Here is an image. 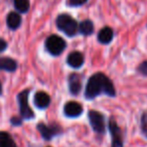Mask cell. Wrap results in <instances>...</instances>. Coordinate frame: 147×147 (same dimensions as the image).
Instances as JSON below:
<instances>
[{"label": "cell", "mask_w": 147, "mask_h": 147, "mask_svg": "<svg viewBox=\"0 0 147 147\" xmlns=\"http://www.w3.org/2000/svg\"><path fill=\"white\" fill-rule=\"evenodd\" d=\"M101 93L113 97L115 96V89L111 81L105 75L97 73L88 80L85 89V97L87 99H93Z\"/></svg>", "instance_id": "6da1fadb"}, {"label": "cell", "mask_w": 147, "mask_h": 147, "mask_svg": "<svg viewBox=\"0 0 147 147\" xmlns=\"http://www.w3.org/2000/svg\"><path fill=\"white\" fill-rule=\"evenodd\" d=\"M56 25L61 31H63L68 36H75L79 28L76 20L68 14H60L56 19Z\"/></svg>", "instance_id": "7a4b0ae2"}, {"label": "cell", "mask_w": 147, "mask_h": 147, "mask_svg": "<svg viewBox=\"0 0 147 147\" xmlns=\"http://www.w3.org/2000/svg\"><path fill=\"white\" fill-rule=\"evenodd\" d=\"M45 46L49 53L52 55H59L63 53V51L66 47V42L62 37H60L56 34L50 36L46 39Z\"/></svg>", "instance_id": "3957f363"}, {"label": "cell", "mask_w": 147, "mask_h": 147, "mask_svg": "<svg viewBox=\"0 0 147 147\" xmlns=\"http://www.w3.org/2000/svg\"><path fill=\"white\" fill-rule=\"evenodd\" d=\"M28 95H29V90L22 91L18 95L20 114H21V117L24 118V119H32L34 117V113L28 105Z\"/></svg>", "instance_id": "277c9868"}, {"label": "cell", "mask_w": 147, "mask_h": 147, "mask_svg": "<svg viewBox=\"0 0 147 147\" xmlns=\"http://www.w3.org/2000/svg\"><path fill=\"white\" fill-rule=\"evenodd\" d=\"M89 122L96 133L102 134L105 131V120L101 113L97 111H90L88 113Z\"/></svg>", "instance_id": "5b68a950"}, {"label": "cell", "mask_w": 147, "mask_h": 147, "mask_svg": "<svg viewBox=\"0 0 147 147\" xmlns=\"http://www.w3.org/2000/svg\"><path fill=\"white\" fill-rule=\"evenodd\" d=\"M109 130H110L111 137H112V147H123L121 130L113 118H111L109 121Z\"/></svg>", "instance_id": "8992f818"}, {"label": "cell", "mask_w": 147, "mask_h": 147, "mask_svg": "<svg viewBox=\"0 0 147 147\" xmlns=\"http://www.w3.org/2000/svg\"><path fill=\"white\" fill-rule=\"evenodd\" d=\"M82 111V106L77 102H68L65 104L64 106V114H65L67 117H71V118H75L78 116L81 115Z\"/></svg>", "instance_id": "52a82bcc"}, {"label": "cell", "mask_w": 147, "mask_h": 147, "mask_svg": "<svg viewBox=\"0 0 147 147\" xmlns=\"http://www.w3.org/2000/svg\"><path fill=\"white\" fill-rule=\"evenodd\" d=\"M37 129L39 130L40 134L45 140H50L53 136L56 135L59 132V127H56V126H47L43 123L38 124Z\"/></svg>", "instance_id": "ba28073f"}, {"label": "cell", "mask_w": 147, "mask_h": 147, "mask_svg": "<svg viewBox=\"0 0 147 147\" xmlns=\"http://www.w3.org/2000/svg\"><path fill=\"white\" fill-rule=\"evenodd\" d=\"M84 63V57L81 53L79 51H73V53H69L67 57V64L70 67L74 68V69H78L80 68Z\"/></svg>", "instance_id": "9c48e42d"}, {"label": "cell", "mask_w": 147, "mask_h": 147, "mask_svg": "<svg viewBox=\"0 0 147 147\" xmlns=\"http://www.w3.org/2000/svg\"><path fill=\"white\" fill-rule=\"evenodd\" d=\"M34 104L40 109L47 108L50 104V97L45 92L36 93L34 96Z\"/></svg>", "instance_id": "30bf717a"}, {"label": "cell", "mask_w": 147, "mask_h": 147, "mask_svg": "<svg viewBox=\"0 0 147 147\" xmlns=\"http://www.w3.org/2000/svg\"><path fill=\"white\" fill-rule=\"evenodd\" d=\"M69 90L72 95L79 94L80 90H81V81H80V77L78 75L72 74L69 77Z\"/></svg>", "instance_id": "8fae6325"}, {"label": "cell", "mask_w": 147, "mask_h": 147, "mask_svg": "<svg viewBox=\"0 0 147 147\" xmlns=\"http://www.w3.org/2000/svg\"><path fill=\"white\" fill-rule=\"evenodd\" d=\"M7 25L10 29H17L21 24V16L17 12H10L7 15Z\"/></svg>", "instance_id": "7c38bea8"}, {"label": "cell", "mask_w": 147, "mask_h": 147, "mask_svg": "<svg viewBox=\"0 0 147 147\" xmlns=\"http://www.w3.org/2000/svg\"><path fill=\"white\" fill-rule=\"evenodd\" d=\"M17 69V64L10 57H0V70L7 72H14Z\"/></svg>", "instance_id": "4fadbf2b"}, {"label": "cell", "mask_w": 147, "mask_h": 147, "mask_svg": "<svg viewBox=\"0 0 147 147\" xmlns=\"http://www.w3.org/2000/svg\"><path fill=\"white\" fill-rule=\"evenodd\" d=\"M113 38V30L110 27L102 28L98 34V40L101 43H109Z\"/></svg>", "instance_id": "5bb4252c"}, {"label": "cell", "mask_w": 147, "mask_h": 147, "mask_svg": "<svg viewBox=\"0 0 147 147\" xmlns=\"http://www.w3.org/2000/svg\"><path fill=\"white\" fill-rule=\"evenodd\" d=\"M0 147H17L12 139V137L7 132L0 131Z\"/></svg>", "instance_id": "9a60e30c"}, {"label": "cell", "mask_w": 147, "mask_h": 147, "mask_svg": "<svg viewBox=\"0 0 147 147\" xmlns=\"http://www.w3.org/2000/svg\"><path fill=\"white\" fill-rule=\"evenodd\" d=\"M94 30V25L90 20H84L79 24V31L84 36H89Z\"/></svg>", "instance_id": "2e32d148"}, {"label": "cell", "mask_w": 147, "mask_h": 147, "mask_svg": "<svg viewBox=\"0 0 147 147\" xmlns=\"http://www.w3.org/2000/svg\"><path fill=\"white\" fill-rule=\"evenodd\" d=\"M14 6L21 13H25L29 9V0H14Z\"/></svg>", "instance_id": "e0dca14e"}, {"label": "cell", "mask_w": 147, "mask_h": 147, "mask_svg": "<svg viewBox=\"0 0 147 147\" xmlns=\"http://www.w3.org/2000/svg\"><path fill=\"white\" fill-rule=\"evenodd\" d=\"M87 0H68V4L70 6H80L86 3Z\"/></svg>", "instance_id": "ac0fdd59"}, {"label": "cell", "mask_w": 147, "mask_h": 147, "mask_svg": "<svg viewBox=\"0 0 147 147\" xmlns=\"http://www.w3.org/2000/svg\"><path fill=\"white\" fill-rule=\"evenodd\" d=\"M138 70H139L140 73L143 74L144 76H147V61L143 62V63L140 65V67L138 68Z\"/></svg>", "instance_id": "d6986e66"}, {"label": "cell", "mask_w": 147, "mask_h": 147, "mask_svg": "<svg viewBox=\"0 0 147 147\" xmlns=\"http://www.w3.org/2000/svg\"><path fill=\"white\" fill-rule=\"evenodd\" d=\"M142 129L147 136V114H144L143 118H142Z\"/></svg>", "instance_id": "ffe728a7"}, {"label": "cell", "mask_w": 147, "mask_h": 147, "mask_svg": "<svg viewBox=\"0 0 147 147\" xmlns=\"http://www.w3.org/2000/svg\"><path fill=\"white\" fill-rule=\"evenodd\" d=\"M7 49V42L4 39L0 38V51H3Z\"/></svg>", "instance_id": "44dd1931"}, {"label": "cell", "mask_w": 147, "mask_h": 147, "mask_svg": "<svg viewBox=\"0 0 147 147\" xmlns=\"http://www.w3.org/2000/svg\"><path fill=\"white\" fill-rule=\"evenodd\" d=\"M11 123L13 124V125H20V124H21V120L18 119V118H12Z\"/></svg>", "instance_id": "7402d4cb"}, {"label": "cell", "mask_w": 147, "mask_h": 147, "mask_svg": "<svg viewBox=\"0 0 147 147\" xmlns=\"http://www.w3.org/2000/svg\"><path fill=\"white\" fill-rule=\"evenodd\" d=\"M2 93V85H1V82H0V95Z\"/></svg>", "instance_id": "603a6c76"}]
</instances>
